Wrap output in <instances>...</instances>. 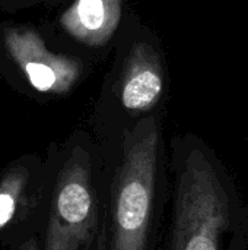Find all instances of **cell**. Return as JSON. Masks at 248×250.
I'll return each mask as SVG.
<instances>
[{"instance_id":"6da1fadb","label":"cell","mask_w":248,"mask_h":250,"mask_svg":"<svg viewBox=\"0 0 248 250\" xmlns=\"http://www.w3.org/2000/svg\"><path fill=\"white\" fill-rule=\"evenodd\" d=\"M167 250H243L248 208L215 151L196 136L172 146Z\"/></svg>"},{"instance_id":"7a4b0ae2","label":"cell","mask_w":248,"mask_h":250,"mask_svg":"<svg viewBox=\"0 0 248 250\" xmlns=\"http://www.w3.org/2000/svg\"><path fill=\"white\" fill-rule=\"evenodd\" d=\"M102 170V250H158L171 199L158 122L146 119L124 132Z\"/></svg>"},{"instance_id":"3957f363","label":"cell","mask_w":248,"mask_h":250,"mask_svg":"<svg viewBox=\"0 0 248 250\" xmlns=\"http://www.w3.org/2000/svg\"><path fill=\"white\" fill-rule=\"evenodd\" d=\"M104 170L99 151L75 138L58 151L41 230L42 250H101Z\"/></svg>"},{"instance_id":"277c9868","label":"cell","mask_w":248,"mask_h":250,"mask_svg":"<svg viewBox=\"0 0 248 250\" xmlns=\"http://www.w3.org/2000/svg\"><path fill=\"white\" fill-rule=\"evenodd\" d=\"M58 151L45 160L20 157L0 171V245L12 249L41 236Z\"/></svg>"},{"instance_id":"5b68a950","label":"cell","mask_w":248,"mask_h":250,"mask_svg":"<svg viewBox=\"0 0 248 250\" xmlns=\"http://www.w3.org/2000/svg\"><path fill=\"white\" fill-rule=\"evenodd\" d=\"M7 50L26 73L29 83L39 92H64L79 75L77 64L45 48L37 34L12 29L6 35Z\"/></svg>"},{"instance_id":"8992f818","label":"cell","mask_w":248,"mask_h":250,"mask_svg":"<svg viewBox=\"0 0 248 250\" xmlns=\"http://www.w3.org/2000/svg\"><path fill=\"white\" fill-rule=\"evenodd\" d=\"M121 0H76L64 13L67 31L89 45L105 42L118 25Z\"/></svg>"},{"instance_id":"52a82bcc","label":"cell","mask_w":248,"mask_h":250,"mask_svg":"<svg viewBox=\"0 0 248 250\" xmlns=\"http://www.w3.org/2000/svg\"><path fill=\"white\" fill-rule=\"evenodd\" d=\"M164 89V78L159 64L153 59L139 56L132 64L121 89V101L129 111H146L152 108Z\"/></svg>"},{"instance_id":"ba28073f","label":"cell","mask_w":248,"mask_h":250,"mask_svg":"<svg viewBox=\"0 0 248 250\" xmlns=\"http://www.w3.org/2000/svg\"><path fill=\"white\" fill-rule=\"evenodd\" d=\"M9 250H42L41 249V236H32Z\"/></svg>"},{"instance_id":"9c48e42d","label":"cell","mask_w":248,"mask_h":250,"mask_svg":"<svg viewBox=\"0 0 248 250\" xmlns=\"http://www.w3.org/2000/svg\"><path fill=\"white\" fill-rule=\"evenodd\" d=\"M101 250H102V248H101Z\"/></svg>"}]
</instances>
